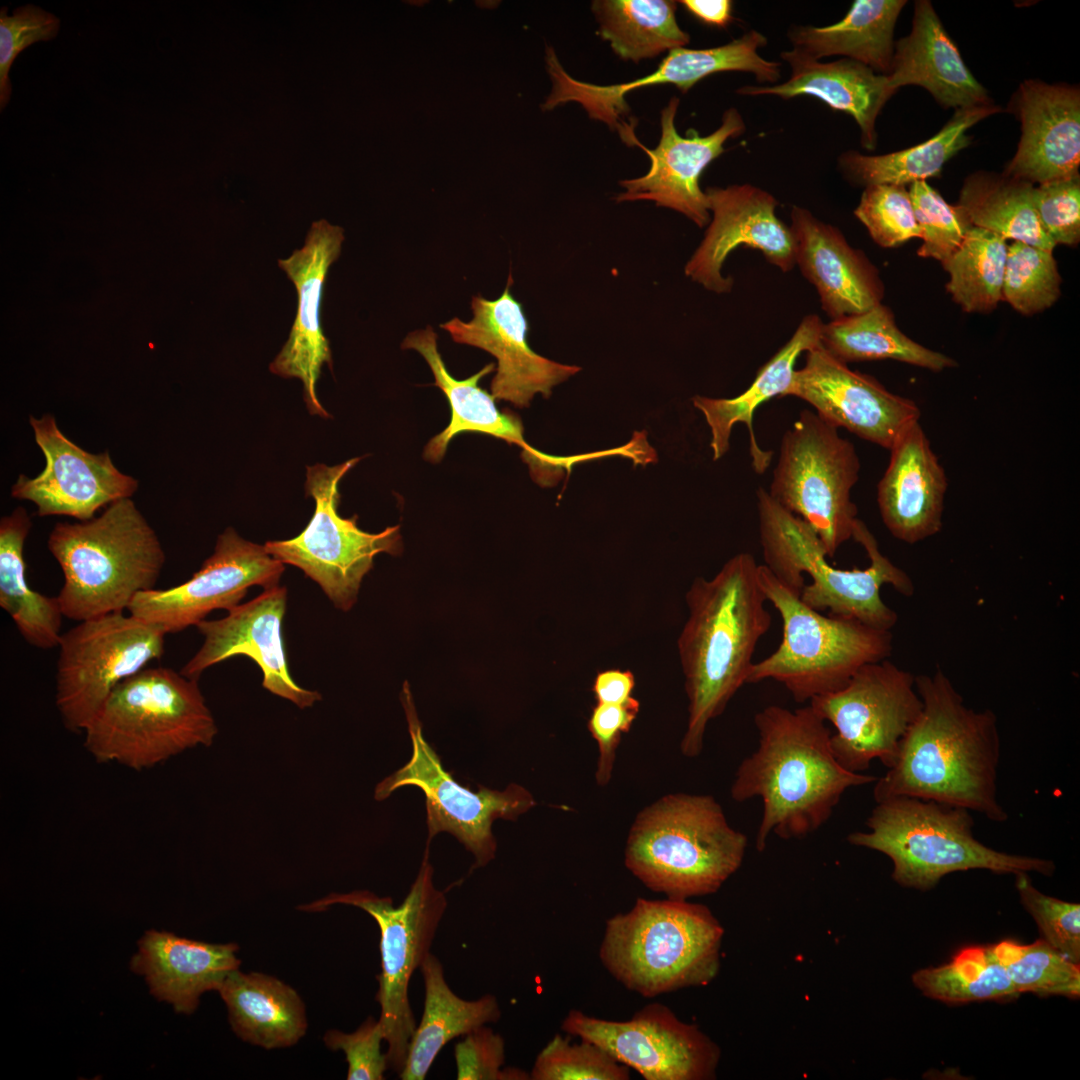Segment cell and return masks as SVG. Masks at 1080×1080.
Here are the masks:
<instances>
[{"label":"cell","instance_id":"277c9868","mask_svg":"<svg viewBox=\"0 0 1080 1080\" xmlns=\"http://www.w3.org/2000/svg\"><path fill=\"white\" fill-rule=\"evenodd\" d=\"M759 538L764 564L784 586L800 595L809 607L830 615L852 618L881 630H891L897 613L881 597L883 585L912 596L910 576L881 553L866 524L857 519L852 539L865 550V569H839L812 527L775 502L767 490H757Z\"/></svg>","mask_w":1080,"mask_h":1080},{"label":"cell","instance_id":"7a4b0ae2","mask_svg":"<svg viewBox=\"0 0 1080 1080\" xmlns=\"http://www.w3.org/2000/svg\"><path fill=\"white\" fill-rule=\"evenodd\" d=\"M755 558L741 552L711 579L696 577L686 593L688 619L678 638L688 720L681 741L698 756L710 720L747 684L757 644L771 627Z\"/></svg>","mask_w":1080,"mask_h":1080},{"label":"cell","instance_id":"f35d334b","mask_svg":"<svg viewBox=\"0 0 1080 1080\" xmlns=\"http://www.w3.org/2000/svg\"><path fill=\"white\" fill-rule=\"evenodd\" d=\"M31 526L22 506L0 520V606L28 644L48 650L59 645L64 615L57 596L33 590L26 579L23 551Z\"/></svg>","mask_w":1080,"mask_h":1080},{"label":"cell","instance_id":"d6a6232c","mask_svg":"<svg viewBox=\"0 0 1080 1080\" xmlns=\"http://www.w3.org/2000/svg\"><path fill=\"white\" fill-rule=\"evenodd\" d=\"M237 950L234 943L212 944L152 930L139 941L131 969L145 977L154 997L178 1013L190 1014L204 992L218 990L239 968Z\"/></svg>","mask_w":1080,"mask_h":1080},{"label":"cell","instance_id":"4316f807","mask_svg":"<svg viewBox=\"0 0 1080 1080\" xmlns=\"http://www.w3.org/2000/svg\"><path fill=\"white\" fill-rule=\"evenodd\" d=\"M1016 109L1022 133L1003 174L1032 184L1078 175L1079 89L1027 80L1019 87Z\"/></svg>","mask_w":1080,"mask_h":1080},{"label":"cell","instance_id":"836d02e7","mask_svg":"<svg viewBox=\"0 0 1080 1080\" xmlns=\"http://www.w3.org/2000/svg\"><path fill=\"white\" fill-rule=\"evenodd\" d=\"M822 326L819 316H805L788 342L759 369L752 384L740 395L729 399L699 395L692 398L693 405L703 414L710 428L714 460L722 458L729 450L734 425L743 423L749 432L754 471L762 474L767 470L773 452L762 450L757 443L753 427L754 413L764 402L784 396L800 354L820 344Z\"/></svg>","mask_w":1080,"mask_h":1080},{"label":"cell","instance_id":"8d00e7d4","mask_svg":"<svg viewBox=\"0 0 1080 1080\" xmlns=\"http://www.w3.org/2000/svg\"><path fill=\"white\" fill-rule=\"evenodd\" d=\"M904 0H856L843 19L814 27L794 26L788 37L796 49L821 60L843 56L887 75L894 54V28Z\"/></svg>","mask_w":1080,"mask_h":1080},{"label":"cell","instance_id":"e575fe53","mask_svg":"<svg viewBox=\"0 0 1080 1080\" xmlns=\"http://www.w3.org/2000/svg\"><path fill=\"white\" fill-rule=\"evenodd\" d=\"M234 1032L265 1049L296 1044L305 1034L307 1019L297 992L272 976L235 969L218 988Z\"/></svg>","mask_w":1080,"mask_h":1080},{"label":"cell","instance_id":"ffe728a7","mask_svg":"<svg viewBox=\"0 0 1080 1080\" xmlns=\"http://www.w3.org/2000/svg\"><path fill=\"white\" fill-rule=\"evenodd\" d=\"M785 396L807 402L830 425L888 450L921 415L913 400L890 392L868 374L851 370L821 344L806 352L805 365L794 370Z\"/></svg>","mask_w":1080,"mask_h":1080},{"label":"cell","instance_id":"ba28073f","mask_svg":"<svg viewBox=\"0 0 1080 1080\" xmlns=\"http://www.w3.org/2000/svg\"><path fill=\"white\" fill-rule=\"evenodd\" d=\"M217 732L197 679L146 667L113 690L82 733L99 763L142 771L212 745Z\"/></svg>","mask_w":1080,"mask_h":1080},{"label":"cell","instance_id":"cb8c5ba5","mask_svg":"<svg viewBox=\"0 0 1080 1080\" xmlns=\"http://www.w3.org/2000/svg\"><path fill=\"white\" fill-rule=\"evenodd\" d=\"M286 605L287 590L276 585L227 610L221 619L201 621L196 627L204 637L203 644L181 673L198 679L204 670L219 662L246 656L261 669L265 689L299 708L311 707L321 699L320 693L299 686L288 669L282 636Z\"/></svg>","mask_w":1080,"mask_h":1080},{"label":"cell","instance_id":"44dd1931","mask_svg":"<svg viewBox=\"0 0 1080 1080\" xmlns=\"http://www.w3.org/2000/svg\"><path fill=\"white\" fill-rule=\"evenodd\" d=\"M29 423L46 465L34 478L20 475L11 487V496L34 503L38 516L63 515L86 521L98 510L136 492L138 481L122 473L108 451H85L60 431L53 415L30 416Z\"/></svg>","mask_w":1080,"mask_h":1080},{"label":"cell","instance_id":"b9f144b4","mask_svg":"<svg viewBox=\"0 0 1080 1080\" xmlns=\"http://www.w3.org/2000/svg\"><path fill=\"white\" fill-rule=\"evenodd\" d=\"M676 3L667 0L594 1L599 35L621 59L638 62L685 46L690 36L676 21Z\"/></svg>","mask_w":1080,"mask_h":1080},{"label":"cell","instance_id":"f6af8a7d","mask_svg":"<svg viewBox=\"0 0 1080 1080\" xmlns=\"http://www.w3.org/2000/svg\"><path fill=\"white\" fill-rule=\"evenodd\" d=\"M1017 992L1079 997L1080 967L1044 940H1004L991 947Z\"/></svg>","mask_w":1080,"mask_h":1080},{"label":"cell","instance_id":"bcb514c9","mask_svg":"<svg viewBox=\"0 0 1080 1080\" xmlns=\"http://www.w3.org/2000/svg\"><path fill=\"white\" fill-rule=\"evenodd\" d=\"M1052 253L1020 241L1008 245L1002 299L1019 313H1039L1058 300L1061 277Z\"/></svg>","mask_w":1080,"mask_h":1080},{"label":"cell","instance_id":"60d3db41","mask_svg":"<svg viewBox=\"0 0 1080 1080\" xmlns=\"http://www.w3.org/2000/svg\"><path fill=\"white\" fill-rule=\"evenodd\" d=\"M1034 186L1004 174L976 172L965 179L957 205L972 226L1053 252L1056 244L1034 207Z\"/></svg>","mask_w":1080,"mask_h":1080},{"label":"cell","instance_id":"8fae6325","mask_svg":"<svg viewBox=\"0 0 1080 1080\" xmlns=\"http://www.w3.org/2000/svg\"><path fill=\"white\" fill-rule=\"evenodd\" d=\"M426 847L419 872L408 895L399 906L389 897L369 891L332 893L301 909L325 910L333 904L355 906L367 912L380 930L381 973L376 1000L388 1067L401 1073L405 1066L416 1023L409 1001V983L431 952L437 929L447 908V899L433 883V867Z\"/></svg>","mask_w":1080,"mask_h":1080},{"label":"cell","instance_id":"d590c367","mask_svg":"<svg viewBox=\"0 0 1080 1080\" xmlns=\"http://www.w3.org/2000/svg\"><path fill=\"white\" fill-rule=\"evenodd\" d=\"M424 982V1008L412 1036L402 1080H424L442 1048L452 1039L497 1022L501 1010L497 998L485 994L465 1000L455 994L444 977L440 960L431 952L420 967Z\"/></svg>","mask_w":1080,"mask_h":1080},{"label":"cell","instance_id":"5b68a950","mask_svg":"<svg viewBox=\"0 0 1080 1080\" xmlns=\"http://www.w3.org/2000/svg\"><path fill=\"white\" fill-rule=\"evenodd\" d=\"M64 576L57 595L64 617L83 621L128 610L156 588L165 563L159 538L131 498L86 521L58 522L48 538Z\"/></svg>","mask_w":1080,"mask_h":1080},{"label":"cell","instance_id":"f546056e","mask_svg":"<svg viewBox=\"0 0 1080 1080\" xmlns=\"http://www.w3.org/2000/svg\"><path fill=\"white\" fill-rule=\"evenodd\" d=\"M437 334L428 325L425 329L409 333L401 344L402 349H413L426 360L434 375V385L446 395L451 407L449 425L434 436L424 449V458L432 463L439 462L450 441L464 432H478L502 439L521 447L526 454V461L532 473L540 466L546 469L550 478L559 470L560 457L542 453L529 445L523 436L521 419L512 412H502L495 403V398L481 388L479 381L496 368L494 363L485 365L474 375L455 379L448 371L438 350Z\"/></svg>","mask_w":1080,"mask_h":1080},{"label":"cell","instance_id":"9a60e30c","mask_svg":"<svg viewBox=\"0 0 1080 1080\" xmlns=\"http://www.w3.org/2000/svg\"><path fill=\"white\" fill-rule=\"evenodd\" d=\"M402 704L412 741V756L400 769L382 780L374 797L381 801L403 786L420 788L426 801L428 843L436 834L448 832L475 856V867L495 858L496 840L492 823L502 818L515 820L535 805L532 795L512 784L504 791L481 786L477 792L458 784L425 740L408 683H404Z\"/></svg>","mask_w":1080,"mask_h":1080},{"label":"cell","instance_id":"6f0895ef","mask_svg":"<svg viewBox=\"0 0 1080 1080\" xmlns=\"http://www.w3.org/2000/svg\"><path fill=\"white\" fill-rule=\"evenodd\" d=\"M635 677L630 670L607 669L599 672L592 691L596 702L622 703L633 697Z\"/></svg>","mask_w":1080,"mask_h":1080},{"label":"cell","instance_id":"e0dca14e","mask_svg":"<svg viewBox=\"0 0 1080 1080\" xmlns=\"http://www.w3.org/2000/svg\"><path fill=\"white\" fill-rule=\"evenodd\" d=\"M766 44L767 39L762 33L750 30L742 37L714 48H676L669 51L653 73L616 85H596L574 79L560 64L554 49L548 46L546 64L553 85L542 109L551 110L570 101L578 102L590 118L617 130L623 141L632 145L636 138L632 125L622 118L629 111L625 100L628 92L652 85L673 84L685 93L701 79L724 71L749 72L760 83L776 84L781 75V63L766 60L758 54V49Z\"/></svg>","mask_w":1080,"mask_h":1080},{"label":"cell","instance_id":"11a10c76","mask_svg":"<svg viewBox=\"0 0 1080 1080\" xmlns=\"http://www.w3.org/2000/svg\"><path fill=\"white\" fill-rule=\"evenodd\" d=\"M323 1039L331 1050L344 1052L348 1063V1080L384 1079L389 1067L387 1055L381 1051L384 1035L379 1019L368 1017L352 1033L329 1030Z\"/></svg>","mask_w":1080,"mask_h":1080},{"label":"cell","instance_id":"1f68e13d","mask_svg":"<svg viewBox=\"0 0 1080 1080\" xmlns=\"http://www.w3.org/2000/svg\"><path fill=\"white\" fill-rule=\"evenodd\" d=\"M886 76L896 90L906 85L925 88L946 108L992 103L927 0L915 2L911 32L895 43Z\"/></svg>","mask_w":1080,"mask_h":1080},{"label":"cell","instance_id":"ab89813d","mask_svg":"<svg viewBox=\"0 0 1080 1080\" xmlns=\"http://www.w3.org/2000/svg\"><path fill=\"white\" fill-rule=\"evenodd\" d=\"M820 344L846 364L896 360L935 372L957 366L951 357L906 336L897 327L892 311L882 303L865 312L823 323Z\"/></svg>","mask_w":1080,"mask_h":1080},{"label":"cell","instance_id":"f1b7e54d","mask_svg":"<svg viewBox=\"0 0 1080 1080\" xmlns=\"http://www.w3.org/2000/svg\"><path fill=\"white\" fill-rule=\"evenodd\" d=\"M790 217L795 264L816 288L822 309L831 320L881 303L884 287L876 267L862 251L849 245L838 228L796 205Z\"/></svg>","mask_w":1080,"mask_h":1080},{"label":"cell","instance_id":"3957f363","mask_svg":"<svg viewBox=\"0 0 1080 1080\" xmlns=\"http://www.w3.org/2000/svg\"><path fill=\"white\" fill-rule=\"evenodd\" d=\"M754 724L758 747L739 765L730 793L737 802L761 799L756 836L760 852L772 833L790 839L815 832L847 789L877 779L851 772L837 761L832 733L810 705L796 710L769 705L756 713Z\"/></svg>","mask_w":1080,"mask_h":1080},{"label":"cell","instance_id":"9f6ffc18","mask_svg":"<svg viewBox=\"0 0 1080 1080\" xmlns=\"http://www.w3.org/2000/svg\"><path fill=\"white\" fill-rule=\"evenodd\" d=\"M640 710L635 697L622 703L596 702L588 720V730L598 746L596 781L599 786L609 783L616 750L621 737L627 733Z\"/></svg>","mask_w":1080,"mask_h":1080},{"label":"cell","instance_id":"f907efd6","mask_svg":"<svg viewBox=\"0 0 1080 1080\" xmlns=\"http://www.w3.org/2000/svg\"><path fill=\"white\" fill-rule=\"evenodd\" d=\"M1016 876L1021 903L1037 923L1043 940L1074 963L1080 961V905L1036 889L1027 872Z\"/></svg>","mask_w":1080,"mask_h":1080},{"label":"cell","instance_id":"603a6c76","mask_svg":"<svg viewBox=\"0 0 1080 1080\" xmlns=\"http://www.w3.org/2000/svg\"><path fill=\"white\" fill-rule=\"evenodd\" d=\"M713 218L703 240L685 266V274L715 293H727L732 278L722 275L727 256L743 245L762 252L783 272L794 268L795 246L790 229L775 213L778 201L750 184L705 191Z\"/></svg>","mask_w":1080,"mask_h":1080},{"label":"cell","instance_id":"ac0fdd59","mask_svg":"<svg viewBox=\"0 0 1080 1080\" xmlns=\"http://www.w3.org/2000/svg\"><path fill=\"white\" fill-rule=\"evenodd\" d=\"M570 1036L595 1043L645 1080L715 1078L720 1049L696 1025L661 1003H650L624 1021L571 1010L561 1024Z\"/></svg>","mask_w":1080,"mask_h":1080},{"label":"cell","instance_id":"680465c9","mask_svg":"<svg viewBox=\"0 0 1080 1080\" xmlns=\"http://www.w3.org/2000/svg\"><path fill=\"white\" fill-rule=\"evenodd\" d=\"M701 21L718 27H726L732 20V2L729 0H684L680 2Z\"/></svg>","mask_w":1080,"mask_h":1080},{"label":"cell","instance_id":"7bdbcfd3","mask_svg":"<svg viewBox=\"0 0 1080 1080\" xmlns=\"http://www.w3.org/2000/svg\"><path fill=\"white\" fill-rule=\"evenodd\" d=\"M1007 242L1000 235L972 226L943 267L953 300L968 313H987L1002 300Z\"/></svg>","mask_w":1080,"mask_h":1080},{"label":"cell","instance_id":"52a82bcc","mask_svg":"<svg viewBox=\"0 0 1080 1080\" xmlns=\"http://www.w3.org/2000/svg\"><path fill=\"white\" fill-rule=\"evenodd\" d=\"M723 935L705 905L638 898L628 912L606 921L599 959L626 989L653 998L713 981Z\"/></svg>","mask_w":1080,"mask_h":1080},{"label":"cell","instance_id":"7c38bea8","mask_svg":"<svg viewBox=\"0 0 1080 1080\" xmlns=\"http://www.w3.org/2000/svg\"><path fill=\"white\" fill-rule=\"evenodd\" d=\"M815 412H800L781 439L770 497L808 523L829 558L852 539L857 507L851 491L859 479L854 444Z\"/></svg>","mask_w":1080,"mask_h":1080},{"label":"cell","instance_id":"83f0119b","mask_svg":"<svg viewBox=\"0 0 1080 1080\" xmlns=\"http://www.w3.org/2000/svg\"><path fill=\"white\" fill-rule=\"evenodd\" d=\"M889 451L877 485L879 513L894 538L915 544L942 529L947 476L919 421L909 425Z\"/></svg>","mask_w":1080,"mask_h":1080},{"label":"cell","instance_id":"2e32d148","mask_svg":"<svg viewBox=\"0 0 1080 1080\" xmlns=\"http://www.w3.org/2000/svg\"><path fill=\"white\" fill-rule=\"evenodd\" d=\"M809 705L834 726L831 747L837 761L862 773L874 759L887 768L893 764L922 701L915 675L884 659L863 665L842 688L813 698Z\"/></svg>","mask_w":1080,"mask_h":1080},{"label":"cell","instance_id":"6da1fadb","mask_svg":"<svg viewBox=\"0 0 1080 1080\" xmlns=\"http://www.w3.org/2000/svg\"><path fill=\"white\" fill-rule=\"evenodd\" d=\"M922 708L893 764L875 781L877 802L913 797L965 808L994 822L1008 815L998 800L1001 742L996 714L968 707L946 673L915 676Z\"/></svg>","mask_w":1080,"mask_h":1080},{"label":"cell","instance_id":"d6986e66","mask_svg":"<svg viewBox=\"0 0 1080 1080\" xmlns=\"http://www.w3.org/2000/svg\"><path fill=\"white\" fill-rule=\"evenodd\" d=\"M284 569L264 545L245 540L228 527L189 580L168 589L141 592L127 611L165 634L177 633L196 626L214 610L240 604L252 586L267 589L279 585Z\"/></svg>","mask_w":1080,"mask_h":1080},{"label":"cell","instance_id":"c3c4849f","mask_svg":"<svg viewBox=\"0 0 1080 1080\" xmlns=\"http://www.w3.org/2000/svg\"><path fill=\"white\" fill-rule=\"evenodd\" d=\"M854 215L881 247L892 248L921 238L909 191L904 185L875 184L865 187Z\"/></svg>","mask_w":1080,"mask_h":1080},{"label":"cell","instance_id":"8992f818","mask_svg":"<svg viewBox=\"0 0 1080 1080\" xmlns=\"http://www.w3.org/2000/svg\"><path fill=\"white\" fill-rule=\"evenodd\" d=\"M747 845L712 796L669 794L636 817L624 863L650 890L687 900L719 890L741 866Z\"/></svg>","mask_w":1080,"mask_h":1080},{"label":"cell","instance_id":"d4e9b609","mask_svg":"<svg viewBox=\"0 0 1080 1080\" xmlns=\"http://www.w3.org/2000/svg\"><path fill=\"white\" fill-rule=\"evenodd\" d=\"M679 99L673 97L661 111V137L654 149H648L637 139L650 158L649 171L635 179L622 180L625 191L617 202L649 200L684 214L697 226L704 227L710 219L705 191L699 180L704 169L724 152V144L745 131V123L735 108L727 109L718 129L707 136L690 130L686 137L678 134L675 116Z\"/></svg>","mask_w":1080,"mask_h":1080},{"label":"cell","instance_id":"30bf717a","mask_svg":"<svg viewBox=\"0 0 1080 1080\" xmlns=\"http://www.w3.org/2000/svg\"><path fill=\"white\" fill-rule=\"evenodd\" d=\"M758 579L767 602L781 617L782 639L774 652L753 663L747 683L774 680L796 702L804 703L839 690L860 667L891 655V630L823 615L807 606L765 565L758 566Z\"/></svg>","mask_w":1080,"mask_h":1080},{"label":"cell","instance_id":"9c48e42d","mask_svg":"<svg viewBox=\"0 0 1080 1080\" xmlns=\"http://www.w3.org/2000/svg\"><path fill=\"white\" fill-rule=\"evenodd\" d=\"M866 825L869 831L849 834L848 842L888 856L892 879L907 888L930 890L947 874L970 869L1046 876L1055 869L1050 860L984 845L974 837L969 810L933 800L894 797L877 802Z\"/></svg>","mask_w":1080,"mask_h":1080},{"label":"cell","instance_id":"f5cc1de1","mask_svg":"<svg viewBox=\"0 0 1080 1080\" xmlns=\"http://www.w3.org/2000/svg\"><path fill=\"white\" fill-rule=\"evenodd\" d=\"M1033 202L1045 232L1057 244L1073 246L1080 240V176L1034 186Z\"/></svg>","mask_w":1080,"mask_h":1080},{"label":"cell","instance_id":"7402d4cb","mask_svg":"<svg viewBox=\"0 0 1080 1080\" xmlns=\"http://www.w3.org/2000/svg\"><path fill=\"white\" fill-rule=\"evenodd\" d=\"M513 284L509 274L506 287L495 300L481 295L472 297L473 318L464 322L455 317L440 325L453 341L474 346L497 359L496 374L491 381V395L524 408L534 395L548 398L554 386L578 373L581 368L545 358L534 352L527 340L529 324L522 305L510 291Z\"/></svg>","mask_w":1080,"mask_h":1080},{"label":"cell","instance_id":"7dc6e473","mask_svg":"<svg viewBox=\"0 0 1080 1080\" xmlns=\"http://www.w3.org/2000/svg\"><path fill=\"white\" fill-rule=\"evenodd\" d=\"M556 1034L537 1055L532 1080H628L629 1068L593 1042Z\"/></svg>","mask_w":1080,"mask_h":1080},{"label":"cell","instance_id":"74e56055","mask_svg":"<svg viewBox=\"0 0 1080 1080\" xmlns=\"http://www.w3.org/2000/svg\"><path fill=\"white\" fill-rule=\"evenodd\" d=\"M1001 111L992 103L959 108L936 135L916 146L876 156L848 151L840 156L839 165L851 180L865 186H906L925 181L938 176L944 164L970 144L971 138L966 134L969 128Z\"/></svg>","mask_w":1080,"mask_h":1080},{"label":"cell","instance_id":"816d5d0a","mask_svg":"<svg viewBox=\"0 0 1080 1080\" xmlns=\"http://www.w3.org/2000/svg\"><path fill=\"white\" fill-rule=\"evenodd\" d=\"M60 29V20L52 13L35 5L27 4L15 9L12 15L7 8L0 11V108L6 107L10 100L12 85L9 70L17 57L26 47L39 41L55 38Z\"/></svg>","mask_w":1080,"mask_h":1080},{"label":"cell","instance_id":"681fc988","mask_svg":"<svg viewBox=\"0 0 1080 1080\" xmlns=\"http://www.w3.org/2000/svg\"><path fill=\"white\" fill-rule=\"evenodd\" d=\"M908 191L922 233L923 243L917 254L943 263L959 247L972 224L958 205L947 203L926 181L910 184Z\"/></svg>","mask_w":1080,"mask_h":1080},{"label":"cell","instance_id":"db71d44e","mask_svg":"<svg viewBox=\"0 0 1080 1080\" xmlns=\"http://www.w3.org/2000/svg\"><path fill=\"white\" fill-rule=\"evenodd\" d=\"M458 1080H527L530 1073L506 1067L505 1041L487 1025L466 1034L454 1047Z\"/></svg>","mask_w":1080,"mask_h":1080},{"label":"cell","instance_id":"484cf974","mask_svg":"<svg viewBox=\"0 0 1080 1080\" xmlns=\"http://www.w3.org/2000/svg\"><path fill=\"white\" fill-rule=\"evenodd\" d=\"M343 240L341 227L326 220L315 221L303 247L278 260V266L294 284L298 300L288 339L269 369L275 375L301 380L309 413L323 418L330 415L317 397L316 384L322 366L328 364L331 368L332 355L321 327L320 309L327 274L340 255Z\"/></svg>","mask_w":1080,"mask_h":1080},{"label":"cell","instance_id":"4dcf8cb0","mask_svg":"<svg viewBox=\"0 0 1080 1080\" xmlns=\"http://www.w3.org/2000/svg\"><path fill=\"white\" fill-rule=\"evenodd\" d=\"M781 58L791 70L789 79L780 84L744 86L738 94L758 96L775 95L789 100L800 95L816 97L833 110L851 115L861 130V141L868 150L877 143L876 120L887 103L897 92L890 86L886 75L876 73L857 61L842 58L822 62L791 49L783 51Z\"/></svg>","mask_w":1080,"mask_h":1080},{"label":"cell","instance_id":"4fadbf2b","mask_svg":"<svg viewBox=\"0 0 1080 1080\" xmlns=\"http://www.w3.org/2000/svg\"><path fill=\"white\" fill-rule=\"evenodd\" d=\"M360 459L335 466H307L306 495L315 502L311 520L296 537L264 544L275 559L302 570L343 611L355 604L374 557L380 553L397 555L401 550L398 525L369 533L357 526L356 516L343 518L338 513L339 482Z\"/></svg>","mask_w":1080,"mask_h":1080},{"label":"cell","instance_id":"ee69618b","mask_svg":"<svg viewBox=\"0 0 1080 1080\" xmlns=\"http://www.w3.org/2000/svg\"><path fill=\"white\" fill-rule=\"evenodd\" d=\"M912 981L925 996L950 1004L1019 994L991 947L964 948L947 964L915 972Z\"/></svg>","mask_w":1080,"mask_h":1080},{"label":"cell","instance_id":"5bb4252c","mask_svg":"<svg viewBox=\"0 0 1080 1080\" xmlns=\"http://www.w3.org/2000/svg\"><path fill=\"white\" fill-rule=\"evenodd\" d=\"M165 635L124 612L83 620L63 632L55 702L65 727L83 732L120 683L162 657Z\"/></svg>","mask_w":1080,"mask_h":1080}]
</instances>
